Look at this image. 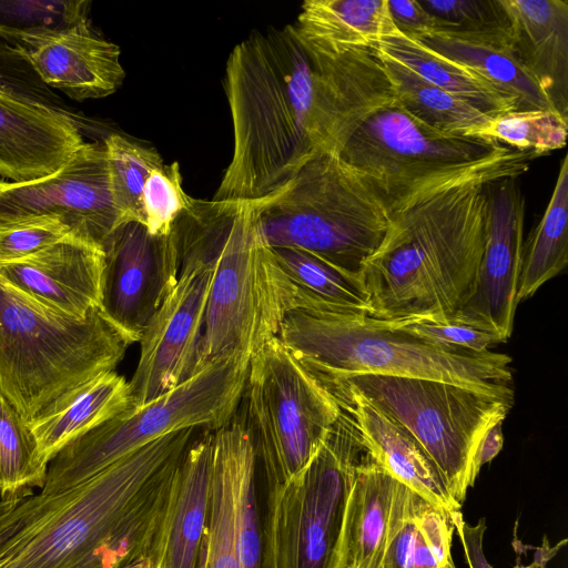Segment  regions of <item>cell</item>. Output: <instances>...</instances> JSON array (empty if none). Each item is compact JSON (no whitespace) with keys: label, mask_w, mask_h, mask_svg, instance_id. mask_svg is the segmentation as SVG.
Masks as SVG:
<instances>
[{"label":"cell","mask_w":568,"mask_h":568,"mask_svg":"<svg viewBox=\"0 0 568 568\" xmlns=\"http://www.w3.org/2000/svg\"><path fill=\"white\" fill-rule=\"evenodd\" d=\"M568 120L551 110L513 111L494 116L479 136L546 155L567 142Z\"/></svg>","instance_id":"cell-37"},{"label":"cell","mask_w":568,"mask_h":568,"mask_svg":"<svg viewBox=\"0 0 568 568\" xmlns=\"http://www.w3.org/2000/svg\"><path fill=\"white\" fill-rule=\"evenodd\" d=\"M104 254L74 235L19 261L0 264V277L21 293L75 318L100 307Z\"/></svg>","instance_id":"cell-19"},{"label":"cell","mask_w":568,"mask_h":568,"mask_svg":"<svg viewBox=\"0 0 568 568\" xmlns=\"http://www.w3.org/2000/svg\"><path fill=\"white\" fill-rule=\"evenodd\" d=\"M224 89L233 152L212 201L262 202L326 152L315 69L292 24L254 31L237 43Z\"/></svg>","instance_id":"cell-2"},{"label":"cell","mask_w":568,"mask_h":568,"mask_svg":"<svg viewBox=\"0 0 568 568\" xmlns=\"http://www.w3.org/2000/svg\"><path fill=\"white\" fill-rule=\"evenodd\" d=\"M453 516L396 480L381 568H456Z\"/></svg>","instance_id":"cell-23"},{"label":"cell","mask_w":568,"mask_h":568,"mask_svg":"<svg viewBox=\"0 0 568 568\" xmlns=\"http://www.w3.org/2000/svg\"><path fill=\"white\" fill-rule=\"evenodd\" d=\"M292 26L303 44L333 52L375 48L384 37L399 32L387 0H306Z\"/></svg>","instance_id":"cell-26"},{"label":"cell","mask_w":568,"mask_h":568,"mask_svg":"<svg viewBox=\"0 0 568 568\" xmlns=\"http://www.w3.org/2000/svg\"><path fill=\"white\" fill-rule=\"evenodd\" d=\"M271 250L294 288V308L368 315V295L359 277L300 248Z\"/></svg>","instance_id":"cell-30"},{"label":"cell","mask_w":568,"mask_h":568,"mask_svg":"<svg viewBox=\"0 0 568 568\" xmlns=\"http://www.w3.org/2000/svg\"><path fill=\"white\" fill-rule=\"evenodd\" d=\"M213 478V430L186 448L172 479L149 559L153 568H196L209 519Z\"/></svg>","instance_id":"cell-20"},{"label":"cell","mask_w":568,"mask_h":568,"mask_svg":"<svg viewBox=\"0 0 568 568\" xmlns=\"http://www.w3.org/2000/svg\"><path fill=\"white\" fill-rule=\"evenodd\" d=\"M277 337L324 387L366 374L419 377L514 400L507 354L433 345L367 314L293 308Z\"/></svg>","instance_id":"cell-4"},{"label":"cell","mask_w":568,"mask_h":568,"mask_svg":"<svg viewBox=\"0 0 568 568\" xmlns=\"http://www.w3.org/2000/svg\"><path fill=\"white\" fill-rule=\"evenodd\" d=\"M195 430L162 436L61 491L0 500V568H121L149 558Z\"/></svg>","instance_id":"cell-1"},{"label":"cell","mask_w":568,"mask_h":568,"mask_svg":"<svg viewBox=\"0 0 568 568\" xmlns=\"http://www.w3.org/2000/svg\"><path fill=\"white\" fill-rule=\"evenodd\" d=\"M89 1H0V27L58 30L88 18Z\"/></svg>","instance_id":"cell-39"},{"label":"cell","mask_w":568,"mask_h":568,"mask_svg":"<svg viewBox=\"0 0 568 568\" xmlns=\"http://www.w3.org/2000/svg\"><path fill=\"white\" fill-rule=\"evenodd\" d=\"M121 568H153V565L149 558L144 557Z\"/></svg>","instance_id":"cell-46"},{"label":"cell","mask_w":568,"mask_h":568,"mask_svg":"<svg viewBox=\"0 0 568 568\" xmlns=\"http://www.w3.org/2000/svg\"><path fill=\"white\" fill-rule=\"evenodd\" d=\"M455 532L458 535L468 568H494L484 554V535L487 529L485 518H480L476 525L464 520L463 514L453 517Z\"/></svg>","instance_id":"cell-44"},{"label":"cell","mask_w":568,"mask_h":568,"mask_svg":"<svg viewBox=\"0 0 568 568\" xmlns=\"http://www.w3.org/2000/svg\"><path fill=\"white\" fill-rule=\"evenodd\" d=\"M396 480L366 450L353 476L344 521L346 568H381Z\"/></svg>","instance_id":"cell-25"},{"label":"cell","mask_w":568,"mask_h":568,"mask_svg":"<svg viewBox=\"0 0 568 568\" xmlns=\"http://www.w3.org/2000/svg\"><path fill=\"white\" fill-rule=\"evenodd\" d=\"M384 322L433 345L457 352L484 353L500 343L490 333L450 321L413 317Z\"/></svg>","instance_id":"cell-42"},{"label":"cell","mask_w":568,"mask_h":568,"mask_svg":"<svg viewBox=\"0 0 568 568\" xmlns=\"http://www.w3.org/2000/svg\"><path fill=\"white\" fill-rule=\"evenodd\" d=\"M130 406L129 382L114 371L72 389L28 423L41 458L49 465L69 443Z\"/></svg>","instance_id":"cell-24"},{"label":"cell","mask_w":568,"mask_h":568,"mask_svg":"<svg viewBox=\"0 0 568 568\" xmlns=\"http://www.w3.org/2000/svg\"><path fill=\"white\" fill-rule=\"evenodd\" d=\"M397 104L428 128L457 136H479L494 116L424 81L399 62L378 52Z\"/></svg>","instance_id":"cell-31"},{"label":"cell","mask_w":568,"mask_h":568,"mask_svg":"<svg viewBox=\"0 0 568 568\" xmlns=\"http://www.w3.org/2000/svg\"><path fill=\"white\" fill-rule=\"evenodd\" d=\"M434 33L511 49V22L503 0H422Z\"/></svg>","instance_id":"cell-34"},{"label":"cell","mask_w":568,"mask_h":568,"mask_svg":"<svg viewBox=\"0 0 568 568\" xmlns=\"http://www.w3.org/2000/svg\"><path fill=\"white\" fill-rule=\"evenodd\" d=\"M511 22V51L568 120V2L503 0Z\"/></svg>","instance_id":"cell-22"},{"label":"cell","mask_w":568,"mask_h":568,"mask_svg":"<svg viewBox=\"0 0 568 568\" xmlns=\"http://www.w3.org/2000/svg\"><path fill=\"white\" fill-rule=\"evenodd\" d=\"M333 396L353 417L366 450L395 479L453 517L462 513L437 465L406 428L358 394L339 390Z\"/></svg>","instance_id":"cell-21"},{"label":"cell","mask_w":568,"mask_h":568,"mask_svg":"<svg viewBox=\"0 0 568 568\" xmlns=\"http://www.w3.org/2000/svg\"><path fill=\"white\" fill-rule=\"evenodd\" d=\"M110 175V186L120 223L142 224L141 196L150 172L162 166L163 160L153 148L122 134L110 133L103 141Z\"/></svg>","instance_id":"cell-35"},{"label":"cell","mask_w":568,"mask_h":568,"mask_svg":"<svg viewBox=\"0 0 568 568\" xmlns=\"http://www.w3.org/2000/svg\"><path fill=\"white\" fill-rule=\"evenodd\" d=\"M294 306V288L260 233L255 203H234L215 256L192 373L221 358L250 362L277 337Z\"/></svg>","instance_id":"cell-9"},{"label":"cell","mask_w":568,"mask_h":568,"mask_svg":"<svg viewBox=\"0 0 568 568\" xmlns=\"http://www.w3.org/2000/svg\"><path fill=\"white\" fill-rule=\"evenodd\" d=\"M247 367V361L236 357L214 361L144 406L128 408L75 438L49 463L39 493L75 486L168 434L219 429L239 408Z\"/></svg>","instance_id":"cell-10"},{"label":"cell","mask_w":568,"mask_h":568,"mask_svg":"<svg viewBox=\"0 0 568 568\" xmlns=\"http://www.w3.org/2000/svg\"><path fill=\"white\" fill-rule=\"evenodd\" d=\"M365 452L353 417L342 408L314 457L294 478L280 484L257 474L264 568H346V506Z\"/></svg>","instance_id":"cell-8"},{"label":"cell","mask_w":568,"mask_h":568,"mask_svg":"<svg viewBox=\"0 0 568 568\" xmlns=\"http://www.w3.org/2000/svg\"><path fill=\"white\" fill-rule=\"evenodd\" d=\"M338 156L389 216L434 190L517 179L541 155L488 138L437 132L396 103L366 120Z\"/></svg>","instance_id":"cell-5"},{"label":"cell","mask_w":568,"mask_h":568,"mask_svg":"<svg viewBox=\"0 0 568 568\" xmlns=\"http://www.w3.org/2000/svg\"><path fill=\"white\" fill-rule=\"evenodd\" d=\"M0 30L20 47L44 84L75 101L105 98L123 83L120 48L99 36L89 18L58 30Z\"/></svg>","instance_id":"cell-17"},{"label":"cell","mask_w":568,"mask_h":568,"mask_svg":"<svg viewBox=\"0 0 568 568\" xmlns=\"http://www.w3.org/2000/svg\"><path fill=\"white\" fill-rule=\"evenodd\" d=\"M387 7L395 28L402 34L416 39L435 32L434 17L418 0H387Z\"/></svg>","instance_id":"cell-43"},{"label":"cell","mask_w":568,"mask_h":568,"mask_svg":"<svg viewBox=\"0 0 568 568\" xmlns=\"http://www.w3.org/2000/svg\"><path fill=\"white\" fill-rule=\"evenodd\" d=\"M194 202L182 186L178 162L153 169L141 196L142 225L152 235H168Z\"/></svg>","instance_id":"cell-38"},{"label":"cell","mask_w":568,"mask_h":568,"mask_svg":"<svg viewBox=\"0 0 568 568\" xmlns=\"http://www.w3.org/2000/svg\"><path fill=\"white\" fill-rule=\"evenodd\" d=\"M414 40L473 71L513 102L516 111H556L549 98L519 63L511 49L460 40L440 33H430Z\"/></svg>","instance_id":"cell-28"},{"label":"cell","mask_w":568,"mask_h":568,"mask_svg":"<svg viewBox=\"0 0 568 568\" xmlns=\"http://www.w3.org/2000/svg\"><path fill=\"white\" fill-rule=\"evenodd\" d=\"M214 263L181 260L176 285L139 339L140 357L129 382V408L144 406L191 375L203 332Z\"/></svg>","instance_id":"cell-14"},{"label":"cell","mask_w":568,"mask_h":568,"mask_svg":"<svg viewBox=\"0 0 568 568\" xmlns=\"http://www.w3.org/2000/svg\"><path fill=\"white\" fill-rule=\"evenodd\" d=\"M424 81L466 101L490 116L516 111L515 104L467 68L400 32L384 37L375 47Z\"/></svg>","instance_id":"cell-29"},{"label":"cell","mask_w":568,"mask_h":568,"mask_svg":"<svg viewBox=\"0 0 568 568\" xmlns=\"http://www.w3.org/2000/svg\"><path fill=\"white\" fill-rule=\"evenodd\" d=\"M235 494L240 567L264 568L261 495L256 457L248 432L239 453Z\"/></svg>","instance_id":"cell-36"},{"label":"cell","mask_w":568,"mask_h":568,"mask_svg":"<svg viewBox=\"0 0 568 568\" xmlns=\"http://www.w3.org/2000/svg\"><path fill=\"white\" fill-rule=\"evenodd\" d=\"M490 183L434 190L388 216L361 272L369 316L453 320L476 291Z\"/></svg>","instance_id":"cell-3"},{"label":"cell","mask_w":568,"mask_h":568,"mask_svg":"<svg viewBox=\"0 0 568 568\" xmlns=\"http://www.w3.org/2000/svg\"><path fill=\"white\" fill-rule=\"evenodd\" d=\"M133 341L101 311H55L0 277V394L27 423L59 398L114 371Z\"/></svg>","instance_id":"cell-6"},{"label":"cell","mask_w":568,"mask_h":568,"mask_svg":"<svg viewBox=\"0 0 568 568\" xmlns=\"http://www.w3.org/2000/svg\"><path fill=\"white\" fill-rule=\"evenodd\" d=\"M100 308L133 343L178 283L181 260L174 229L152 235L138 222L120 225L102 246Z\"/></svg>","instance_id":"cell-15"},{"label":"cell","mask_w":568,"mask_h":568,"mask_svg":"<svg viewBox=\"0 0 568 568\" xmlns=\"http://www.w3.org/2000/svg\"><path fill=\"white\" fill-rule=\"evenodd\" d=\"M47 471L28 423L0 394V500L34 494L43 487Z\"/></svg>","instance_id":"cell-33"},{"label":"cell","mask_w":568,"mask_h":568,"mask_svg":"<svg viewBox=\"0 0 568 568\" xmlns=\"http://www.w3.org/2000/svg\"><path fill=\"white\" fill-rule=\"evenodd\" d=\"M568 158L559 166L547 209L523 247L516 302L531 297L568 263Z\"/></svg>","instance_id":"cell-32"},{"label":"cell","mask_w":568,"mask_h":568,"mask_svg":"<svg viewBox=\"0 0 568 568\" xmlns=\"http://www.w3.org/2000/svg\"><path fill=\"white\" fill-rule=\"evenodd\" d=\"M0 90L70 113L63 101L44 84L20 47L0 30Z\"/></svg>","instance_id":"cell-41"},{"label":"cell","mask_w":568,"mask_h":568,"mask_svg":"<svg viewBox=\"0 0 568 568\" xmlns=\"http://www.w3.org/2000/svg\"><path fill=\"white\" fill-rule=\"evenodd\" d=\"M71 234L70 227L62 220L53 216L2 223L0 224V264L28 257Z\"/></svg>","instance_id":"cell-40"},{"label":"cell","mask_w":568,"mask_h":568,"mask_svg":"<svg viewBox=\"0 0 568 568\" xmlns=\"http://www.w3.org/2000/svg\"><path fill=\"white\" fill-rule=\"evenodd\" d=\"M255 206L268 247L303 250L359 278L388 225L383 206L334 152L315 153L282 191Z\"/></svg>","instance_id":"cell-7"},{"label":"cell","mask_w":568,"mask_h":568,"mask_svg":"<svg viewBox=\"0 0 568 568\" xmlns=\"http://www.w3.org/2000/svg\"><path fill=\"white\" fill-rule=\"evenodd\" d=\"M358 394L406 428L437 465L460 506L470 484L475 450L485 432L503 422L514 400L446 382L386 375H356L325 387Z\"/></svg>","instance_id":"cell-12"},{"label":"cell","mask_w":568,"mask_h":568,"mask_svg":"<svg viewBox=\"0 0 568 568\" xmlns=\"http://www.w3.org/2000/svg\"><path fill=\"white\" fill-rule=\"evenodd\" d=\"M40 216L59 217L74 236L102 248L121 225L103 142H84L42 179L26 183L0 179V224Z\"/></svg>","instance_id":"cell-13"},{"label":"cell","mask_w":568,"mask_h":568,"mask_svg":"<svg viewBox=\"0 0 568 568\" xmlns=\"http://www.w3.org/2000/svg\"><path fill=\"white\" fill-rule=\"evenodd\" d=\"M524 219L525 197L516 179L490 183L476 291L450 322L490 333L500 343L510 337L518 306Z\"/></svg>","instance_id":"cell-16"},{"label":"cell","mask_w":568,"mask_h":568,"mask_svg":"<svg viewBox=\"0 0 568 568\" xmlns=\"http://www.w3.org/2000/svg\"><path fill=\"white\" fill-rule=\"evenodd\" d=\"M503 422L490 426L483 435L471 460L470 484L474 486L476 478L485 464L490 463L501 450L504 436L501 430Z\"/></svg>","instance_id":"cell-45"},{"label":"cell","mask_w":568,"mask_h":568,"mask_svg":"<svg viewBox=\"0 0 568 568\" xmlns=\"http://www.w3.org/2000/svg\"><path fill=\"white\" fill-rule=\"evenodd\" d=\"M247 433L234 417L213 430V478L207 524L196 568H241L236 538L235 478L242 442Z\"/></svg>","instance_id":"cell-27"},{"label":"cell","mask_w":568,"mask_h":568,"mask_svg":"<svg viewBox=\"0 0 568 568\" xmlns=\"http://www.w3.org/2000/svg\"><path fill=\"white\" fill-rule=\"evenodd\" d=\"M342 407L278 337L248 362L236 415L246 427L261 478L280 484L301 473L335 424Z\"/></svg>","instance_id":"cell-11"},{"label":"cell","mask_w":568,"mask_h":568,"mask_svg":"<svg viewBox=\"0 0 568 568\" xmlns=\"http://www.w3.org/2000/svg\"><path fill=\"white\" fill-rule=\"evenodd\" d=\"M84 143L63 112L0 90V179L26 183L59 170Z\"/></svg>","instance_id":"cell-18"}]
</instances>
